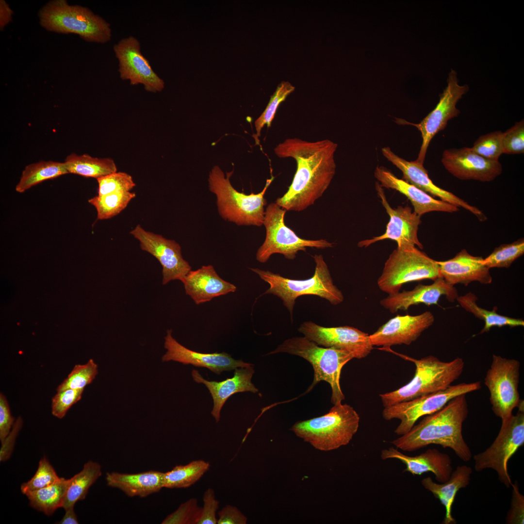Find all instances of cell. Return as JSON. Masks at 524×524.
Instances as JSON below:
<instances>
[{"label":"cell","mask_w":524,"mask_h":524,"mask_svg":"<svg viewBox=\"0 0 524 524\" xmlns=\"http://www.w3.org/2000/svg\"><path fill=\"white\" fill-rule=\"evenodd\" d=\"M337 144L328 139L309 142L290 138L274 148L280 158H292L296 170L287 191L275 203L286 211H302L312 205L329 186L336 171Z\"/></svg>","instance_id":"1"},{"label":"cell","mask_w":524,"mask_h":524,"mask_svg":"<svg viewBox=\"0 0 524 524\" xmlns=\"http://www.w3.org/2000/svg\"><path fill=\"white\" fill-rule=\"evenodd\" d=\"M468 414L466 394L458 395L440 410L425 416L408 432L391 443L396 448L408 452L437 444L451 449L461 460L468 462L472 453L462 433Z\"/></svg>","instance_id":"2"},{"label":"cell","mask_w":524,"mask_h":524,"mask_svg":"<svg viewBox=\"0 0 524 524\" xmlns=\"http://www.w3.org/2000/svg\"><path fill=\"white\" fill-rule=\"evenodd\" d=\"M394 353L413 362L416 367L415 372L412 379L405 385L395 391L379 394L384 407L444 390L459 378L464 367V362L459 357L445 362L431 355L415 359Z\"/></svg>","instance_id":"3"},{"label":"cell","mask_w":524,"mask_h":524,"mask_svg":"<svg viewBox=\"0 0 524 524\" xmlns=\"http://www.w3.org/2000/svg\"><path fill=\"white\" fill-rule=\"evenodd\" d=\"M313 258L315 263L314 274L311 278L305 279H291L269 270L250 268L269 284V288L263 295L272 294L279 297L289 311L292 322L295 300L299 296L316 295L327 300L334 305L339 304L344 301V295L334 285L323 255L316 254Z\"/></svg>","instance_id":"4"},{"label":"cell","mask_w":524,"mask_h":524,"mask_svg":"<svg viewBox=\"0 0 524 524\" xmlns=\"http://www.w3.org/2000/svg\"><path fill=\"white\" fill-rule=\"evenodd\" d=\"M233 171L226 173L217 165L213 167L209 173V190L216 196L218 213L226 221L239 226L263 225L267 202L264 195L274 177L267 179L262 190L249 195L238 192L231 185L229 179Z\"/></svg>","instance_id":"5"},{"label":"cell","mask_w":524,"mask_h":524,"mask_svg":"<svg viewBox=\"0 0 524 524\" xmlns=\"http://www.w3.org/2000/svg\"><path fill=\"white\" fill-rule=\"evenodd\" d=\"M39 22L48 31L75 33L86 41L104 44L112 37L111 25L87 7L66 0L49 1L38 12Z\"/></svg>","instance_id":"6"},{"label":"cell","mask_w":524,"mask_h":524,"mask_svg":"<svg viewBox=\"0 0 524 524\" xmlns=\"http://www.w3.org/2000/svg\"><path fill=\"white\" fill-rule=\"evenodd\" d=\"M360 419L353 407L340 403L324 415L296 423L291 430L315 449L329 451L349 443L358 430Z\"/></svg>","instance_id":"7"},{"label":"cell","mask_w":524,"mask_h":524,"mask_svg":"<svg viewBox=\"0 0 524 524\" xmlns=\"http://www.w3.org/2000/svg\"><path fill=\"white\" fill-rule=\"evenodd\" d=\"M278 353L298 356L308 360L314 370L311 389L321 381L328 383L332 390L331 402L333 405L342 403L344 399L340 384V375L343 366L354 358L351 353L320 346L305 336L286 339L268 355Z\"/></svg>","instance_id":"8"},{"label":"cell","mask_w":524,"mask_h":524,"mask_svg":"<svg viewBox=\"0 0 524 524\" xmlns=\"http://www.w3.org/2000/svg\"><path fill=\"white\" fill-rule=\"evenodd\" d=\"M440 277L437 261L415 247L395 249L386 260L377 285L389 295L399 292L403 284Z\"/></svg>","instance_id":"9"},{"label":"cell","mask_w":524,"mask_h":524,"mask_svg":"<svg viewBox=\"0 0 524 524\" xmlns=\"http://www.w3.org/2000/svg\"><path fill=\"white\" fill-rule=\"evenodd\" d=\"M516 415L502 421L500 431L492 444L483 452L474 456V468L477 472L492 469L499 480L507 488L512 484L508 473L509 459L524 443V404L521 400Z\"/></svg>","instance_id":"10"},{"label":"cell","mask_w":524,"mask_h":524,"mask_svg":"<svg viewBox=\"0 0 524 524\" xmlns=\"http://www.w3.org/2000/svg\"><path fill=\"white\" fill-rule=\"evenodd\" d=\"M286 212V210L275 202L269 204L266 208L263 222L266 236L256 254L258 262L265 263L273 254L277 253L283 255L288 260H293L295 258L298 251H306L308 247L319 249L333 247V244L326 240H306L299 237L286 225L284 221Z\"/></svg>","instance_id":"11"},{"label":"cell","mask_w":524,"mask_h":524,"mask_svg":"<svg viewBox=\"0 0 524 524\" xmlns=\"http://www.w3.org/2000/svg\"><path fill=\"white\" fill-rule=\"evenodd\" d=\"M481 387L480 381L450 385L444 390L384 407L382 416L387 421H400L394 433L401 436L408 432L420 417L440 410L455 397L480 390Z\"/></svg>","instance_id":"12"},{"label":"cell","mask_w":524,"mask_h":524,"mask_svg":"<svg viewBox=\"0 0 524 524\" xmlns=\"http://www.w3.org/2000/svg\"><path fill=\"white\" fill-rule=\"evenodd\" d=\"M520 367L518 360L493 355L487 372L484 383L490 392L492 410L502 421L512 415L521 400L518 391Z\"/></svg>","instance_id":"13"},{"label":"cell","mask_w":524,"mask_h":524,"mask_svg":"<svg viewBox=\"0 0 524 524\" xmlns=\"http://www.w3.org/2000/svg\"><path fill=\"white\" fill-rule=\"evenodd\" d=\"M118 62V72L122 80L131 85L143 84L146 91L157 93L164 87V82L153 70L141 51L139 40L133 36L120 40L113 47Z\"/></svg>","instance_id":"14"},{"label":"cell","mask_w":524,"mask_h":524,"mask_svg":"<svg viewBox=\"0 0 524 524\" xmlns=\"http://www.w3.org/2000/svg\"><path fill=\"white\" fill-rule=\"evenodd\" d=\"M468 89V85L458 84L457 73L451 70L449 73L447 85L440 95L439 101L435 108L419 123L407 122L415 126L421 134L422 143L417 161L424 164L431 140L437 133L446 127L449 120L458 115L460 111L456 108V104Z\"/></svg>","instance_id":"15"},{"label":"cell","mask_w":524,"mask_h":524,"mask_svg":"<svg viewBox=\"0 0 524 524\" xmlns=\"http://www.w3.org/2000/svg\"><path fill=\"white\" fill-rule=\"evenodd\" d=\"M298 330L320 346L346 351L354 358H364L373 349L369 335L350 326L324 327L310 321L302 323Z\"/></svg>","instance_id":"16"},{"label":"cell","mask_w":524,"mask_h":524,"mask_svg":"<svg viewBox=\"0 0 524 524\" xmlns=\"http://www.w3.org/2000/svg\"><path fill=\"white\" fill-rule=\"evenodd\" d=\"M140 242L142 250L154 257L162 266L163 284L171 280H183L191 266L182 256L180 245L175 240L145 230L140 225L130 232Z\"/></svg>","instance_id":"17"},{"label":"cell","mask_w":524,"mask_h":524,"mask_svg":"<svg viewBox=\"0 0 524 524\" xmlns=\"http://www.w3.org/2000/svg\"><path fill=\"white\" fill-rule=\"evenodd\" d=\"M377 193L381 203L390 217L385 232L381 235L370 239L362 240L358 244L360 247H366L377 242L384 239L395 241L398 248L415 247L423 249V246L418 238V230L421 223V217L409 206H398L393 208L387 200L382 187L376 183Z\"/></svg>","instance_id":"18"},{"label":"cell","mask_w":524,"mask_h":524,"mask_svg":"<svg viewBox=\"0 0 524 524\" xmlns=\"http://www.w3.org/2000/svg\"><path fill=\"white\" fill-rule=\"evenodd\" d=\"M442 163L450 173L462 180L489 182L502 172L499 161L487 159L477 154L471 147L445 150Z\"/></svg>","instance_id":"19"},{"label":"cell","mask_w":524,"mask_h":524,"mask_svg":"<svg viewBox=\"0 0 524 524\" xmlns=\"http://www.w3.org/2000/svg\"><path fill=\"white\" fill-rule=\"evenodd\" d=\"M383 156L403 173V180L414 185L425 192L437 196L441 200L462 207L475 215L480 221H484L486 216L478 208L470 205L454 194L443 189L436 185L429 178L427 171L423 163L417 161H408L400 157L388 147L381 149Z\"/></svg>","instance_id":"20"},{"label":"cell","mask_w":524,"mask_h":524,"mask_svg":"<svg viewBox=\"0 0 524 524\" xmlns=\"http://www.w3.org/2000/svg\"><path fill=\"white\" fill-rule=\"evenodd\" d=\"M434 320L433 314L429 311L414 316L397 315L370 335V343L373 346H382L384 349L394 345H409L430 327Z\"/></svg>","instance_id":"21"},{"label":"cell","mask_w":524,"mask_h":524,"mask_svg":"<svg viewBox=\"0 0 524 524\" xmlns=\"http://www.w3.org/2000/svg\"><path fill=\"white\" fill-rule=\"evenodd\" d=\"M164 347L166 352L162 358L163 362L175 361L183 364L205 367L218 375L223 371L252 365L242 360H236L225 352L203 353L189 349L173 337L171 329L167 331Z\"/></svg>","instance_id":"22"},{"label":"cell","mask_w":524,"mask_h":524,"mask_svg":"<svg viewBox=\"0 0 524 524\" xmlns=\"http://www.w3.org/2000/svg\"><path fill=\"white\" fill-rule=\"evenodd\" d=\"M442 296L454 302L458 295L454 286L439 277L430 285L419 284L411 290L389 295L380 300V304L392 313H395L399 310L406 311L412 305H436Z\"/></svg>","instance_id":"23"},{"label":"cell","mask_w":524,"mask_h":524,"mask_svg":"<svg viewBox=\"0 0 524 524\" xmlns=\"http://www.w3.org/2000/svg\"><path fill=\"white\" fill-rule=\"evenodd\" d=\"M380 457L383 460L393 458L400 460L406 466L404 471L413 475L432 473L439 483L447 481L453 470L449 456L435 448L428 449L418 455L409 456L396 448L390 447L381 450Z\"/></svg>","instance_id":"24"},{"label":"cell","mask_w":524,"mask_h":524,"mask_svg":"<svg viewBox=\"0 0 524 524\" xmlns=\"http://www.w3.org/2000/svg\"><path fill=\"white\" fill-rule=\"evenodd\" d=\"M374 176L382 187L396 190L406 196L413 206L414 212L420 217L430 212L453 213L459 210L457 206L436 199L403 179H399L383 166L377 167Z\"/></svg>","instance_id":"25"},{"label":"cell","mask_w":524,"mask_h":524,"mask_svg":"<svg viewBox=\"0 0 524 524\" xmlns=\"http://www.w3.org/2000/svg\"><path fill=\"white\" fill-rule=\"evenodd\" d=\"M482 257L470 254L462 249L453 258L437 261L440 276L450 285L461 284L465 286L473 281L489 284L492 278L488 268L483 262Z\"/></svg>","instance_id":"26"},{"label":"cell","mask_w":524,"mask_h":524,"mask_svg":"<svg viewBox=\"0 0 524 524\" xmlns=\"http://www.w3.org/2000/svg\"><path fill=\"white\" fill-rule=\"evenodd\" d=\"M254 373L252 364L236 368L232 377L219 382L204 379L196 370L192 371V376L196 382L204 384L209 391L213 402L211 414L218 423L222 408L231 396L238 393L250 392L256 393L258 392L251 381Z\"/></svg>","instance_id":"27"},{"label":"cell","mask_w":524,"mask_h":524,"mask_svg":"<svg viewBox=\"0 0 524 524\" xmlns=\"http://www.w3.org/2000/svg\"><path fill=\"white\" fill-rule=\"evenodd\" d=\"M185 293L199 305L215 297L234 292L237 287L222 278L211 265L191 270L181 281Z\"/></svg>","instance_id":"28"},{"label":"cell","mask_w":524,"mask_h":524,"mask_svg":"<svg viewBox=\"0 0 524 524\" xmlns=\"http://www.w3.org/2000/svg\"><path fill=\"white\" fill-rule=\"evenodd\" d=\"M164 473L149 471L129 474L116 472L107 473L108 486L119 489L130 497H145L164 488Z\"/></svg>","instance_id":"29"},{"label":"cell","mask_w":524,"mask_h":524,"mask_svg":"<svg viewBox=\"0 0 524 524\" xmlns=\"http://www.w3.org/2000/svg\"><path fill=\"white\" fill-rule=\"evenodd\" d=\"M472 473L471 467L462 465L458 466L453 470L449 479L444 483H437L430 477L422 480L423 486L438 499L445 508V514L442 524L456 523L452 514L453 504L459 490L469 484Z\"/></svg>","instance_id":"30"},{"label":"cell","mask_w":524,"mask_h":524,"mask_svg":"<svg viewBox=\"0 0 524 524\" xmlns=\"http://www.w3.org/2000/svg\"><path fill=\"white\" fill-rule=\"evenodd\" d=\"M64 163L68 173L86 178L98 179L117 171L116 164L110 158H99L85 154L71 153Z\"/></svg>","instance_id":"31"},{"label":"cell","mask_w":524,"mask_h":524,"mask_svg":"<svg viewBox=\"0 0 524 524\" xmlns=\"http://www.w3.org/2000/svg\"><path fill=\"white\" fill-rule=\"evenodd\" d=\"M477 299L478 298L475 294L468 292L464 295L458 296L456 300L466 311L473 314L476 318L484 321V327L480 334L488 332L491 328L494 327L500 328L504 326H524V321L522 319L512 318L497 313L496 307H494L492 311H490L478 306L476 303Z\"/></svg>","instance_id":"32"},{"label":"cell","mask_w":524,"mask_h":524,"mask_svg":"<svg viewBox=\"0 0 524 524\" xmlns=\"http://www.w3.org/2000/svg\"><path fill=\"white\" fill-rule=\"evenodd\" d=\"M101 475L100 465L93 461L85 463L81 471L68 479L62 508L74 507L78 501L85 499L89 489Z\"/></svg>","instance_id":"33"},{"label":"cell","mask_w":524,"mask_h":524,"mask_svg":"<svg viewBox=\"0 0 524 524\" xmlns=\"http://www.w3.org/2000/svg\"><path fill=\"white\" fill-rule=\"evenodd\" d=\"M67 173L64 162L49 161L31 164L25 166L22 171L15 189L17 192L22 193L46 180Z\"/></svg>","instance_id":"34"},{"label":"cell","mask_w":524,"mask_h":524,"mask_svg":"<svg viewBox=\"0 0 524 524\" xmlns=\"http://www.w3.org/2000/svg\"><path fill=\"white\" fill-rule=\"evenodd\" d=\"M68 479L60 477L54 483L46 487L27 492L30 505L33 508L52 515L59 508H62Z\"/></svg>","instance_id":"35"},{"label":"cell","mask_w":524,"mask_h":524,"mask_svg":"<svg viewBox=\"0 0 524 524\" xmlns=\"http://www.w3.org/2000/svg\"><path fill=\"white\" fill-rule=\"evenodd\" d=\"M210 467L209 462L201 459L193 460L185 465H177L164 473V488H188L198 481Z\"/></svg>","instance_id":"36"},{"label":"cell","mask_w":524,"mask_h":524,"mask_svg":"<svg viewBox=\"0 0 524 524\" xmlns=\"http://www.w3.org/2000/svg\"><path fill=\"white\" fill-rule=\"evenodd\" d=\"M135 196V193L131 191L114 192L98 195L90 198L88 202L96 209L97 219L104 220L118 214Z\"/></svg>","instance_id":"37"},{"label":"cell","mask_w":524,"mask_h":524,"mask_svg":"<svg viewBox=\"0 0 524 524\" xmlns=\"http://www.w3.org/2000/svg\"><path fill=\"white\" fill-rule=\"evenodd\" d=\"M524 253V240L522 238L510 244H502L483 260L488 268H506Z\"/></svg>","instance_id":"38"},{"label":"cell","mask_w":524,"mask_h":524,"mask_svg":"<svg viewBox=\"0 0 524 524\" xmlns=\"http://www.w3.org/2000/svg\"><path fill=\"white\" fill-rule=\"evenodd\" d=\"M295 87L288 82H282L277 87L272 95L270 100L261 115L255 121L256 131L254 138L256 142H259L258 137L261 135L262 129L264 126L271 127L277 109L280 104L285 100L287 97L295 90Z\"/></svg>","instance_id":"39"},{"label":"cell","mask_w":524,"mask_h":524,"mask_svg":"<svg viewBox=\"0 0 524 524\" xmlns=\"http://www.w3.org/2000/svg\"><path fill=\"white\" fill-rule=\"evenodd\" d=\"M98 373V366L93 359L84 364L75 365L67 377L58 386L56 391L66 389H84Z\"/></svg>","instance_id":"40"},{"label":"cell","mask_w":524,"mask_h":524,"mask_svg":"<svg viewBox=\"0 0 524 524\" xmlns=\"http://www.w3.org/2000/svg\"><path fill=\"white\" fill-rule=\"evenodd\" d=\"M98 196L131 191L136 185L132 177L123 172H115L97 179Z\"/></svg>","instance_id":"41"},{"label":"cell","mask_w":524,"mask_h":524,"mask_svg":"<svg viewBox=\"0 0 524 524\" xmlns=\"http://www.w3.org/2000/svg\"><path fill=\"white\" fill-rule=\"evenodd\" d=\"M59 477L54 468L46 457L39 462L37 470L33 477L21 486V491L24 494L49 486L56 481Z\"/></svg>","instance_id":"42"},{"label":"cell","mask_w":524,"mask_h":524,"mask_svg":"<svg viewBox=\"0 0 524 524\" xmlns=\"http://www.w3.org/2000/svg\"><path fill=\"white\" fill-rule=\"evenodd\" d=\"M503 132L494 131L480 136L474 143L472 149L481 156L489 160L499 161L503 154Z\"/></svg>","instance_id":"43"},{"label":"cell","mask_w":524,"mask_h":524,"mask_svg":"<svg viewBox=\"0 0 524 524\" xmlns=\"http://www.w3.org/2000/svg\"><path fill=\"white\" fill-rule=\"evenodd\" d=\"M202 507L196 498H191L181 504L177 510L168 515L163 524H197L201 516Z\"/></svg>","instance_id":"44"},{"label":"cell","mask_w":524,"mask_h":524,"mask_svg":"<svg viewBox=\"0 0 524 524\" xmlns=\"http://www.w3.org/2000/svg\"><path fill=\"white\" fill-rule=\"evenodd\" d=\"M503 153L517 154L524 152V119L503 132Z\"/></svg>","instance_id":"45"},{"label":"cell","mask_w":524,"mask_h":524,"mask_svg":"<svg viewBox=\"0 0 524 524\" xmlns=\"http://www.w3.org/2000/svg\"><path fill=\"white\" fill-rule=\"evenodd\" d=\"M83 391L68 389L57 392L52 398V414L59 419L64 417L70 407L81 399Z\"/></svg>","instance_id":"46"},{"label":"cell","mask_w":524,"mask_h":524,"mask_svg":"<svg viewBox=\"0 0 524 524\" xmlns=\"http://www.w3.org/2000/svg\"><path fill=\"white\" fill-rule=\"evenodd\" d=\"M512 495L510 508L507 515L508 524H523L524 522V496L519 490L517 483L511 485Z\"/></svg>","instance_id":"47"},{"label":"cell","mask_w":524,"mask_h":524,"mask_svg":"<svg viewBox=\"0 0 524 524\" xmlns=\"http://www.w3.org/2000/svg\"><path fill=\"white\" fill-rule=\"evenodd\" d=\"M203 501L201 516L197 524H217L216 514L219 508V501L215 499L213 489L209 488L205 491Z\"/></svg>","instance_id":"48"},{"label":"cell","mask_w":524,"mask_h":524,"mask_svg":"<svg viewBox=\"0 0 524 524\" xmlns=\"http://www.w3.org/2000/svg\"><path fill=\"white\" fill-rule=\"evenodd\" d=\"M14 424L9 404L5 396L0 393V440L2 442L8 435Z\"/></svg>","instance_id":"49"},{"label":"cell","mask_w":524,"mask_h":524,"mask_svg":"<svg viewBox=\"0 0 524 524\" xmlns=\"http://www.w3.org/2000/svg\"><path fill=\"white\" fill-rule=\"evenodd\" d=\"M217 524H246L247 517L235 506L224 507L218 513Z\"/></svg>","instance_id":"50"},{"label":"cell","mask_w":524,"mask_h":524,"mask_svg":"<svg viewBox=\"0 0 524 524\" xmlns=\"http://www.w3.org/2000/svg\"><path fill=\"white\" fill-rule=\"evenodd\" d=\"M23 424V421L20 417H18L14 423L12 429L1 442V447L0 450V461L7 460L11 456L13 450L16 438L21 429Z\"/></svg>","instance_id":"51"},{"label":"cell","mask_w":524,"mask_h":524,"mask_svg":"<svg viewBox=\"0 0 524 524\" xmlns=\"http://www.w3.org/2000/svg\"><path fill=\"white\" fill-rule=\"evenodd\" d=\"M13 11L10 8L9 4L4 0H0V29L3 30L4 28L12 19Z\"/></svg>","instance_id":"52"},{"label":"cell","mask_w":524,"mask_h":524,"mask_svg":"<svg viewBox=\"0 0 524 524\" xmlns=\"http://www.w3.org/2000/svg\"><path fill=\"white\" fill-rule=\"evenodd\" d=\"M66 513L62 520L58 523L60 524H79L77 516L74 510V507L65 509Z\"/></svg>","instance_id":"53"}]
</instances>
